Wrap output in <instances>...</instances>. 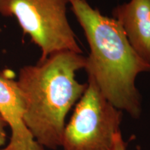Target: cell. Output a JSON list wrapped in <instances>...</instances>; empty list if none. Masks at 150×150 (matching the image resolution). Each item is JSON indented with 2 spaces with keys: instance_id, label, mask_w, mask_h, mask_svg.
<instances>
[{
  "instance_id": "obj_1",
  "label": "cell",
  "mask_w": 150,
  "mask_h": 150,
  "mask_svg": "<svg viewBox=\"0 0 150 150\" xmlns=\"http://www.w3.org/2000/svg\"><path fill=\"white\" fill-rule=\"evenodd\" d=\"M86 65L87 58L82 54L65 50L19 71L16 83L24 122L44 148L61 146L66 116L88 86L76 79V72Z\"/></svg>"
},
{
  "instance_id": "obj_8",
  "label": "cell",
  "mask_w": 150,
  "mask_h": 150,
  "mask_svg": "<svg viewBox=\"0 0 150 150\" xmlns=\"http://www.w3.org/2000/svg\"><path fill=\"white\" fill-rule=\"evenodd\" d=\"M112 150H126V145L123 141L121 132H118L114 137Z\"/></svg>"
},
{
  "instance_id": "obj_4",
  "label": "cell",
  "mask_w": 150,
  "mask_h": 150,
  "mask_svg": "<svg viewBox=\"0 0 150 150\" xmlns=\"http://www.w3.org/2000/svg\"><path fill=\"white\" fill-rule=\"evenodd\" d=\"M122 117V110L107 100L88 76L87 88L65 125L61 146L64 150H112Z\"/></svg>"
},
{
  "instance_id": "obj_3",
  "label": "cell",
  "mask_w": 150,
  "mask_h": 150,
  "mask_svg": "<svg viewBox=\"0 0 150 150\" xmlns=\"http://www.w3.org/2000/svg\"><path fill=\"white\" fill-rule=\"evenodd\" d=\"M68 0H0V15L14 17L24 35L40 48L39 61L61 51L82 54L68 22Z\"/></svg>"
},
{
  "instance_id": "obj_6",
  "label": "cell",
  "mask_w": 150,
  "mask_h": 150,
  "mask_svg": "<svg viewBox=\"0 0 150 150\" xmlns=\"http://www.w3.org/2000/svg\"><path fill=\"white\" fill-rule=\"evenodd\" d=\"M137 54L150 64V0H130L112 11Z\"/></svg>"
},
{
  "instance_id": "obj_2",
  "label": "cell",
  "mask_w": 150,
  "mask_h": 150,
  "mask_svg": "<svg viewBox=\"0 0 150 150\" xmlns=\"http://www.w3.org/2000/svg\"><path fill=\"white\" fill-rule=\"evenodd\" d=\"M90 47L86 69L104 96L115 107L138 118L141 96L135 81L138 74L150 72V64L131 47L122 28L86 0H68Z\"/></svg>"
},
{
  "instance_id": "obj_5",
  "label": "cell",
  "mask_w": 150,
  "mask_h": 150,
  "mask_svg": "<svg viewBox=\"0 0 150 150\" xmlns=\"http://www.w3.org/2000/svg\"><path fill=\"white\" fill-rule=\"evenodd\" d=\"M0 74V115L10 127L8 142L0 150H45L35 140L24 120V108L12 71Z\"/></svg>"
},
{
  "instance_id": "obj_7",
  "label": "cell",
  "mask_w": 150,
  "mask_h": 150,
  "mask_svg": "<svg viewBox=\"0 0 150 150\" xmlns=\"http://www.w3.org/2000/svg\"><path fill=\"white\" fill-rule=\"evenodd\" d=\"M8 127L4 118L0 115V148L3 147L6 145L7 139V135L6 132V127Z\"/></svg>"
}]
</instances>
